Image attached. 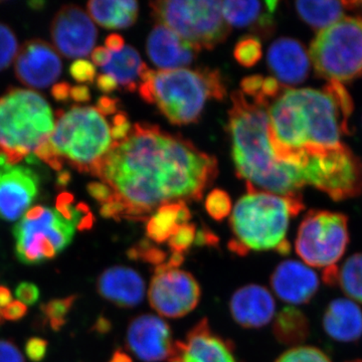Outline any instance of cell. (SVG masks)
Returning <instances> with one entry per match:
<instances>
[{"label":"cell","mask_w":362,"mask_h":362,"mask_svg":"<svg viewBox=\"0 0 362 362\" xmlns=\"http://www.w3.org/2000/svg\"><path fill=\"white\" fill-rule=\"evenodd\" d=\"M92 175L125 204L127 220L147 221L163 204L201 201L218 176V160L181 136L136 123L125 140L113 142Z\"/></svg>","instance_id":"6da1fadb"},{"label":"cell","mask_w":362,"mask_h":362,"mask_svg":"<svg viewBox=\"0 0 362 362\" xmlns=\"http://www.w3.org/2000/svg\"><path fill=\"white\" fill-rule=\"evenodd\" d=\"M352 112L351 96L340 83L283 90L269 106V138L278 160L301 169L305 157L341 146Z\"/></svg>","instance_id":"7a4b0ae2"},{"label":"cell","mask_w":362,"mask_h":362,"mask_svg":"<svg viewBox=\"0 0 362 362\" xmlns=\"http://www.w3.org/2000/svg\"><path fill=\"white\" fill-rule=\"evenodd\" d=\"M230 100L228 129L238 176L263 192L300 197L306 185L301 169L279 161L269 138L270 100L259 94L250 102L240 90Z\"/></svg>","instance_id":"3957f363"},{"label":"cell","mask_w":362,"mask_h":362,"mask_svg":"<svg viewBox=\"0 0 362 362\" xmlns=\"http://www.w3.org/2000/svg\"><path fill=\"white\" fill-rule=\"evenodd\" d=\"M247 194L235 204L230 225L233 239L230 251L246 256L251 251L278 252L287 256L291 245L287 240L290 220L303 211L300 197H281L257 189L247 183Z\"/></svg>","instance_id":"277c9868"},{"label":"cell","mask_w":362,"mask_h":362,"mask_svg":"<svg viewBox=\"0 0 362 362\" xmlns=\"http://www.w3.org/2000/svg\"><path fill=\"white\" fill-rule=\"evenodd\" d=\"M139 78L140 96L147 103L156 104L173 125L197 122L207 101H221L226 96L223 76L209 68L156 71L145 65Z\"/></svg>","instance_id":"5b68a950"},{"label":"cell","mask_w":362,"mask_h":362,"mask_svg":"<svg viewBox=\"0 0 362 362\" xmlns=\"http://www.w3.org/2000/svg\"><path fill=\"white\" fill-rule=\"evenodd\" d=\"M54 130L51 107L39 93L11 89L0 97V154L16 165Z\"/></svg>","instance_id":"8992f818"},{"label":"cell","mask_w":362,"mask_h":362,"mask_svg":"<svg viewBox=\"0 0 362 362\" xmlns=\"http://www.w3.org/2000/svg\"><path fill=\"white\" fill-rule=\"evenodd\" d=\"M49 142L64 163L92 175L112 147L111 129L94 107H71L57 112Z\"/></svg>","instance_id":"52a82bcc"},{"label":"cell","mask_w":362,"mask_h":362,"mask_svg":"<svg viewBox=\"0 0 362 362\" xmlns=\"http://www.w3.org/2000/svg\"><path fill=\"white\" fill-rule=\"evenodd\" d=\"M309 58L319 77L340 84L362 76V16H344L312 40Z\"/></svg>","instance_id":"ba28073f"},{"label":"cell","mask_w":362,"mask_h":362,"mask_svg":"<svg viewBox=\"0 0 362 362\" xmlns=\"http://www.w3.org/2000/svg\"><path fill=\"white\" fill-rule=\"evenodd\" d=\"M150 7L159 25L170 28L199 51L214 49L230 35V25L221 11V1L168 0L151 2Z\"/></svg>","instance_id":"9c48e42d"},{"label":"cell","mask_w":362,"mask_h":362,"mask_svg":"<svg viewBox=\"0 0 362 362\" xmlns=\"http://www.w3.org/2000/svg\"><path fill=\"white\" fill-rule=\"evenodd\" d=\"M76 228L56 209L33 207L13 228L16 257L30 266L51 261L70 246Z\"/></svg>","instance_id":"30bf717a"},{"label":"cell","mask_w":362,"mask_h":362,"mask_svg":"<svg viewBox=\"0 0 362 362\" xmlns=\"http://www.w3.org/2000/svg\"><path fill=\"white\" fill-rule=\"evenodd\" d=\"M349 218L341 213L312 209L298 228L295 250L306 265L337 266L349 244Z\"/></svg>","instance_id":"8fae6325"},{"label":"cell","mask_w":362,"mask_h":362,"mask_svg":"<svg viewBox=\"0 0 362 362\" xmlns=\"http://www.w3.org/2000/svg\"><path fill=\"white\" fill-rule=\"evenodd\" d=\"M301 169L305 185L321 190L333 201L361 194L362 164L345 144L306 156Z\"/></svg>","instance_id":"7c38bea8"},{"label":"cell","mask_w":362,"mask_h":362,"mask_svg":"<svg viewBox=\"0 0 362 362\" xmlns=\"http://www.w3.org/2000/svg\"><path fill=\"white\" fill-rule=\"evenodd\" d=\"M148 298L157 313L168 318H180L199 304L201 287L192 274L162 264L154 271Z\"/></svg>","instance_id":"4fadbf2b"},{"label":"cell","mask_w":362,"mask_h":362,"mask_svg":"<svg viewBox=\"0 0 362 362\" xmlns=\"http://www.w3.org/2000/svg\"><path fill=\"white\" fill-rule=\"evenodd\" d=\"M97 28L81 7L69 4L62 7L51 25L54 49L68 59L88 56L97 40Z\"/></svg>","instance_id":"5bb4252c"},{"label":"cell","mask_w":362,"mask_h":362,"mask_svg":"<svg viewBox=\"0 0 362 362\" xmlns=\"http://www.w3.org/2000/svg\"><path fill=\"white\" fill-rule=\"evenodd\" d=\"M40 177L32 168L11 165L0 154V218L13 221L28 211L39 194Z\"/></svg>","instance_id":"9a60e30c"},{"label":"cell","mask_w":362,"mask_h":362,"mask_svg":"<svg viewBox=\"0 0 362 362\" xmlns=\"http://www.w3.org/2000/svg\"><path fill=\"white\" fill-rule=\"evenodd\" d=\"M127 344L131 351L142 361H171L180 358L170 328L165 321L156 315L144 314L131 321L127 331Z\"/></svg>","instance_id":"2e32d148"},{"label":"cell","mask_w":362,"mask_h":362,"mask_svg":"<svg viewBox=\"0 0 362 362\" xmlns=\"http://www.w3.org/2000/svg\"><path fill=\"white\" fill-rule=\"evenodd\" d=\"M14 70L16 78L26 87L45 89L61 76L62 61L59 52L49 42L30 40L20 47Z\"/></svg>","instance_id":"e0dca14e"},{"label":"cell","mask_w":362,"mask_h":362,"mask_svg":"<svg viewBox=\"0 0 362 362\" xmlns=\"http://www.w3.org/2000/svg\"><path fill=\"white\" fill-rule=\"evenodd\" d=\"M271 286L281 300L292 305L309 303L319 290L320 280L310 267L295 259L279 264L271 276Z\"/></svg>","instance_id":"ac0fdd59"},{"label":"cell","mask_w":362,"mask_h":362,"mask_svg":"<svg viewBox=\"0 0 362 362\" xmlns=\"http://www.w3.org/2000/svg\"><path fill=\"white\" fill-rule=\"evenodd\" d=\"M268 65L283 87L301 84L310 71L309 52L299 40L281 37L271 45Z\"/></svg>","instance_id":"d6986e66"},{"label":"cell","mask_w":362,"mask_h":362,"mask_svg":"<svg viewBox=\"0 0 362 362\" xmlns=\"http://www.w3.org/2000/svg\"><path fill=\"white\" fill-rule=\"evenodd\" d=\"M146 49L152 63L162 71L189 66L199 52L177 33L159 23L150 33Z\"/></svg>","instance_id":"ffe728a7"},{"label":"cell","mask_w":362,"mask_h":362,"mask_svg":"<svg viewBox=\"0 0 362 362\" xmlns=\"http://www.w3.org/2000/svg\"><path fill=\"white\" fill-rule=\"evenodd\" d=\"M233 320L245 328H261L275 316L276 303L268 289L247 285L233 295L230 303Z\"/></svg>","instance_id":"44dd1931"},{"label":"cell","mask_w":362,"mask_h":362,"mask_svg":"<svg viewBox=\"0 0 362 362\" xmlns=\"http://www.w3.org/2000/svg\"><path fill=\"white\" fill-rule=\"evenodd\" d=\"M182 362H237L232 345L211 332L206 319H202L187 334V341H176Z\"/></svg>","instance_id":"7402d4cb"},{"label":"cell","mask_w":362,"mask_h":362,"mask_svg":"<svg viewBox=\"0 0 362 362\" xmlns=\"http://www.w3.org/2000/svg\"><path fill=\"white\" fill-rule=\"evenodd\" d=\"M98 293L118 307L131 308L141 303L144 281L139 273L127 267L115 266L105 270L97 281Z\"/></svg>","instance_id":"603a6c76"},{"label":"cell","mask_w":362,"mask_h":362,"mask_svg":"<svg viewBox=\"0 0 362 362\" xmlns=\"http://www.w3.org/2000/svg\"><path fill=\"white\" fill-rule=\"evenodd\" d=\"M323 329L338 342H356L362 337V310L347 298L332 300L324 311Z\"/></svg>","instance_id":"cb8c5ba5"},{"label":"cell","mask_w":362,"mask_h":362,"mask_svg":"<svg viewBox=\"0 0 362 362\" xmlns=\"http://www.w3.org/2000/svg\"><path fill=\"white\" fill-rule=\"evenodd\" d=\"M279 1H221V11L226 23L238 28H255L264 37L271 35L275 26Z\"/></svg>","instance_id":"d4e9b609"},{"label":"cell","mask_w":362,"mask_h":362,"mask_svg":"<svg viewBox=\"0 0 362 362\" xmlns=\"http://www.w3.org/2000/svg\"><path fill=\"white\" fill-rule=\"evenodd\" d=\"M192 218L189 209L183 202H170L159 206L147 220L146 233L157 244L168 242L181 226Z\"/></svg>","instance_id":"484cf974"},{"label":"cell","mask_w":362,"mask_h":362,"mask_svg":"<svg viewBox=\"0 0 362 362\" xmlns=\"http://www.w3.org/2000/svg\"><path fill=\"white\" fill-rule=\"evenodd\" d=\"M87 7L93 20L111 30L127 28L134 25L139 11L137 2L133 0L90 1Z\"/></svg>","instance_id":"4316f807"},{"label":"cell","mask_w":362,"mask_h":362,"mask_svg":"<svg viewBox=\"0 0 362 362\" xmlns=\"http://www.w3.org/2000/svg\"><path fill=\"white\" fill-rule=\"evenodd\" d=\"M298 14L311 28L322 30L344 18L345 13L357 9V1H312L295 4Z\"/></svg>","instance_id":"83f0119b"},{"label":"cell","mask_w":362,"mask_h":362,"mask_svg":"<svg viewBox=\"0 0 362 362\" xmlns=\"http://www.w3.org/2000/svg\"><path fill=\"white\" fill-rule=\"evenodd\" d=\"M111 54L110 62L102 68L104 74L115 78L126 90L134 92L137 89L136 80L145 66L140 54L132 47H124L121 51Z\"/></svg>","instance_id":"f1b7e54d"},{"label":"cell","mask_w":362,"mask_h":362,"mask_svg":"<svg viewBox=\"0 0 362 362\" xmlns=\"http://www.w3.org/2000/svg\"><path fill=\"white\" fill-rule=\"evenodd\" d=\"M273 329L279 342L298 346L310 334V323L303 312L296 307H285L276 316Z\"/></svg>","instance_id":"f546056e"},{"label":"cell","mask_w":362,"mask_h":362,"mask_svg":"<svg viewBox=\"0 0 362 362\" xmlns=\"http://www.w3.org/2000/svg\"><path fill=\"white\" fill-rule=\"evenodd\" d=\"M335 285L350 300L362 304V252L351 255L337 267Z\"/></svg>","instance_id":"4dcf8cb0"},{"label":"cell","mask_w":362,"mask_h":362,"mask_svg":"<svg viewBox=\"0 0 362 362\" xmlns=\"http://www.w3.org/2000/svg\"><path fill=\"white\" fill-rule=\"evenodd\" d=\"M77 295L66 298H58L40 305V315L35 320V326L39 329H45L47 326L54 332L63 329L68 322V315L77 301Z\"/></svg>","instance_id":"1f68e13d"},{"label":"cell","mask_w":362,"mask_h":362,"mask_svg":"<svg viewBox=\"0 0 362 362\" xmlns=\"http://www.w3.org/2000/svg\"><path fill=\"white\" fill-rule=\"evenodd\" d=\"M263 56L262 44L258 37L247 35L242 37L235 45L233 57L240 66L252 68L259 63Z\"/></svg>","instance_id":"d6a6232c"},{"label":"cell","mask_w":362,"mask_h":362,"mask_svg":"<svg viewBox=\"0 0 362 362\" xmlns=\"http://www.w3.org/2000/svg\"><path fill=\"white\" fill-rule=\"evenodd\" d=\"M206 209L214 221H223L232 211V199L225 190L216 188L206 197Z\"/></svg>","instance_id":"836d02e7"},{"label":"cell","mask_w":362,"mask_h":362,"mask_svg":"<svg viewBox=\"0 0 362 362\" xmlns=\"http://www.w3.org/2000/svg\"><path fill=\"white\" fill-rule=\"evenodd\" d=\"M20 51L18 39L9 26L0 23V71L13 63Z\"/></svg>","instance_id":"e575fe53"},{"label":"cell","mask_w":362,"mask_h":362,"mask_svg":"<svg viewBox=\"0 0 362 362\" xmlns=\"http://www.w3.org/2000/svg\"><path fill=\"white\" fill-rule=\"evenodd\" d=\"M276 362H332L319 349L312 346H297L287 350Z\"/></svg>","instance_id":"d590c367"},{"label":"cell","mask_w":362,"mask_h":362,"mask_svg":"<svg viewBox=\"0 0 362 362\" xmlns=\"http://www.w3.org/2000/svg\"><path fill=\"white\" fill-rule=\"evenodd\" d=\"M128 256L133 259H140L153 266L165 263L166 254L158 247H154L148 240H141L129 250Z\"/></svg>","instance_id":"8d00e7d4"},{"label":"cell","mask_w":362,"mask_h":362,"mask_svg":"<svg viewBox=\"0 0 362 362\" xmlns=\"http://www.w3.org/2000/svg\"><path fill=\"white\" fill-rule=\"evenodd\" d=\"M197 228L192 223H185L168 240V246L173 252L183 254L194 244Z\"/></svg>","instance_id":"74e56055"},{"label":"cell","mask_w":362,"mask_h":362,"mask_svg":"<svg viewBox=\"0 0 362 362\" xmlns=\"http://www.w3.org/2000/svg\"><path fill=\"white\" fill-rule=\"evenodd\" d=\"M71 77L76 82L92 84L96 80L97 71L95 66L85 59H77L70 68Z\"/></svg>","instance_id":"f35d334b"},{"label":"cell","mask_w":362,"mask_h":362,"mask_svg":"<svg viewBox=\"0 0 362 362\" xmlns=\"http://www.w3.org/2000/svg\"><path fill=\"white\" fill-rule=\"evenodd\" d=\"M49 349V342L40 337H30L25 342V354L30 361L42 362L45 358Z\"/></svg>","instance_id":"ab89813d"},{"label":"cell","mask_w":362,"mask_h":362,"mask_svg":"<svg viewBox=\"0 0 362 362\" xmlns=\"http://www.w3.org/2000/svg\"><path fill=\"white\" fill-rule=\"evenodd\" d=\"M35 156L39 157L40 160L45 162L49 164L52 168L56 169V170L62 171L64 168V162L59 158L58 153L54 151L52 148L51 143L49 142V139L47 141L40 144L35 151Z\"/></svg>","instance_id":"60d3db41"},{"label":"cell","mask_w":362,"mask_h":362,"mask_svg":"<svg viewBox=\"0 0 362 362\" xmlns=\"http://www.w3.org/2000/svg\"><path fill=\"white\" fill-rule=\"evenodd\" d=\"M132 127L125 112H118L113 118V127L111 129L112 139L120 142L129 136Z\"/></svg>","instance_id":"b9f144b4"},{"label":"cell","mask_w":362,"mask_h":362,"mask_svg":"<svg viewBox=\"0 0 362 362\" xmlns=\"http://www.w3.org/2000/svg\"><path fill=\"white\" fill-rule=\"evenodd\" d=\"M16 295L21 303L33 306L40 300V288L33 283L21 282L16 287Z\"/></svg>","instance_id":"7bdbcfd3"},{"label":"cell","mask_w":362,"mask_h":362,"mask_svg":"<svg viewBox=\"0 0 362 362\" xmlns=\"http://www.w3.org/2000/svg\"><path fill=\"white\" fill-rule=\"evenodd\" d=\"M0 362H25L18 345L11 340L0 339Z\"/></svg>","instance_id":"ee69618b"},{"label":"cell","mask_w":362,"mask_h":362,"mask_svg":"<svg viewBox=\"0 0 362 362\" xmlns=\"http://www.w3.org/2000/svg\"><path fill=\"white\" fill-rule=\"evenodd\" d=\"M87 189L90 197L101 204L111 201L115 194L114 190L104 182H90L88 185Z\"/></svg>","instance_id":"f6af8a7d"},{"label":"cell","mask_w":362,"mask_h":362,"mask_svg":"<svg viewBox=\"0 0 362 362\" xmlns=\"http://www.w3.org/2000/svg\"><path fill=\"white\" fill-rule=\"evenodd\" d=\"M0 312H1V316L4 320L16 322L28 314V307H26V305L21 303V301H13L6 307L2 308Z\"/></svg>","instance_id":"bcb514c9"},{"label":"cell","mask_w":362,"mask_h":362,"mask_svg":"<svg viewBox=\"0 0 362 362\" xmlns=\"http://www.w3.org/2000/svg\"><path fill=\"white\" fill-rule=\"evenodd\" d=\"M263 82L264 78L261 75L249 76V77L243 78L240 82V90H242L243 94L256 98L261 94Z\"/></svg>","instance_id":"7dc6e473"},{"label":"cell","mask_w":362,"mask_h":362,"mask_svg":"<svg viewBox=\"0 0 362 362\" xmlns=\"http://www.w3.org/2000/svg\"><path fill=\"white\" fill-rule=\"evenodd\" d=\"M283 86L278 82L277 78L268 77L264 78L263 86H262L261 94L267 99H274L281 94Z\"/></svg>","instance_id":"c3c4849f"},{"label":"cell","mask_w":362,"mask_h":362,"mask_svg":"<svg viewBox=\"0 0 362 362\" xmlns=\"http://www.w3.org/2000/svg\"><path fill=\"white\" fill-rule=\"evenodd\" d=\"M120 101L115 98L104 96L100 98L97 102V110L101 115H112L117 114Z\"/></svg>","instance_id":"681fc988"},{"label":"cell","mask_w":362,"mask_h":362,"mask_svg":"<svg viewBox=\"0 0 362 362\" xmlns=\"http://www.w3.org/2000/svg\"><path fill=\"white\" fill-rule=\"evenodd\" d=\"M197 246H216L218 243V238L207 228L199 230L197 233L194 240Z\"/></svg>","instance_id":"f907efd6"},{"label":"cell","mask_w":362,"mask_h":362,"mask_svg":"<svg viewBox=\"0 0 362 362\" xmlns=\"http://www.w3.org/2000/svg\"><path fill=\"white\" fill-rule=\"evenodd\" d=\"M111 54V52L107 49L106 47H98L93 51L90 58H92L93 63L95 65L103 68L110 62Z\"/></svg>","instance_id":"816d5d0a"},{"label":"cell","mask_w":362,"mask_h":362,"mask_svg":"<svg viewBox=\"0 0 362 362\" xmlns=\"http://www.w3.org/2000/svg\"><path fill=\"white\" fill-rule=\"evenodd\" d=\"M97 88L100 90H102V92L111 93L118 88V83H117L115 78L111 77L110 75L102 74V75L98 76Z\"/></svg>","instance_id":"f5cc1de1"},{"label":"cell","mask_w":362,"mask_h":362,"mask_svg":"<svg viewBox=\"0 0 362 362\" xmlns=\"http://www.w3.org/2000/svg\"><path fill=\"white\" fill-rule=\"evenodd\" d=\"M71 87L68 83H59L54 85L52 89V95L57 101H66L71 97Z\"/></svg>","instance_id":"db71d44e"},{"label":"cell","mask_w":362,"mask_h":362,"mask_svg":"<svg viewBox=\"0 0 362 362\" xmlns=\"http://www.w3.org/2000/svg\"><path fill=\"white\" fill-rule=\"evenodd\" d=\"M71 97L78 103H86L90 100V93L87 86H75L71 87Z\"/></svg>","instance_id":"11a10c76"},{"label":"cell","mask_w":362,"mask_h":362,"mask_svg":"<svg viewBox=\"0 0 362 362\" xmlns=\"http://www.w3.org/2000/svg\"><path fill=\"white\" fill-rule=\"evenodd\" d=\"M105 45H106L105 47L112 52H119L124 49L125 42H124L123 37H121L120 35L112 33V35H108L107 39L105 40Z\"/></svg>","instance_id":"9f6ffc18"},{"label":"cell","mask_w":362,"mask_h":362,"mask_svg":"<svg viewBox=\"0 0 362 362\" xmlns=\"http://www.w3.org/2000/svg\"><path fill=\"white\" fill-rule=\"evenodd\" d=\"M110 329V321H109L108 319L105 318L103 316L98 318L97 322L95 323V325L93 326L92 328V330L96 331V332L100 333V334H105V333L108 332Z\"/></svg>","instance_id":"6f0895ef"},{"label":"cell","mask_w":362,"mask_h":362,"mask_svg":"<svg viewBox=\"0 0 362 362\" xmlns=\"http://www.w3.org/2000/svg\"><path fill=\"white\" fill-rule=\"evenodd\" d=\"M13 302V295L11 290L6 286H0V310Z\"/></svg>","instance_id":"680465c9"},{"label":"cell","mask_w":362,"mask_h":362,"mask_svg":"<svg viewBox=\"0 0 362 362\" xmlns=\"http://www.w3.org/2000/svg\"><path fill=\"white\" fill-rule=\"evenodd\" d=\"M71 180V173L69 171L63 170L59 173L58 178H57V185L59 187H66Z\"/></svg>","instance_id":"91938a15"},{"label":"cell","mask_w":362,"mask_h":362,"mask_svg":"<svg viewBox=\"0 0 362 362\" xmlns=\"http://www.w3.org/2000/svg\"><path fill=\"white\" fill-rule=\"evenodd\" d=\"M109 362H132V359H131V357L128 356V354H126L125 352L121 351V350H117L116 352H114Z\"/></svg>","instance_id":"94428289"},{"label":"cell","mask_w":362,"mask_h":362,"mask_svg":"<svg viewBox=\"0 0 362 362\" xmlns=\"http://www.w3.org/2000/svg\"><path fill=\"white\" fill-rule=\"evenodd\" d=\"M4 319L2 318L1 312H0V326H1L2 324H4Z\"/></svg>","instance_id":"6125c7cd"},{"label":"cell","mask_w":362,"mask_h":362,"mask_svg":"<svg viewBox=\"0 0 362 362\" xmlns=\"http://www.w3.org/2000/svg\"><path fill=\"white\" fill-rule=\"evenodd\" d=\"M169 362H182L180 358H176L173 359V361H169Z\"/></svg>","instance_id":"be15d7a7"},{"label":"cell","mask_w":362,"mask_h":362,"mask_svg":"<svg viewBox=\"0 0 362 362\" xmlns=\"http://www.w3.org/2000/svg\"><path fill=\"white\" fill-rule=\"evenodd\" d=\"M357 4H358V8L362 9V1H357Z\"/></svg>","instance_id":"e7e4bbea"},{"label":"cell","mask_w":362,"mask_h":362,"mask_svg":"<svg viewBox=\"0 0 362 362\" xmlns=\"http://www.w3.org/2000/svg\"><path fill=\"white\" fill-rule=\"evenodd\" d=\"M346 362H362V361H361V359H356V361H346Z\"/></svg>","instance_id":"03108f58"}]
</instances>
